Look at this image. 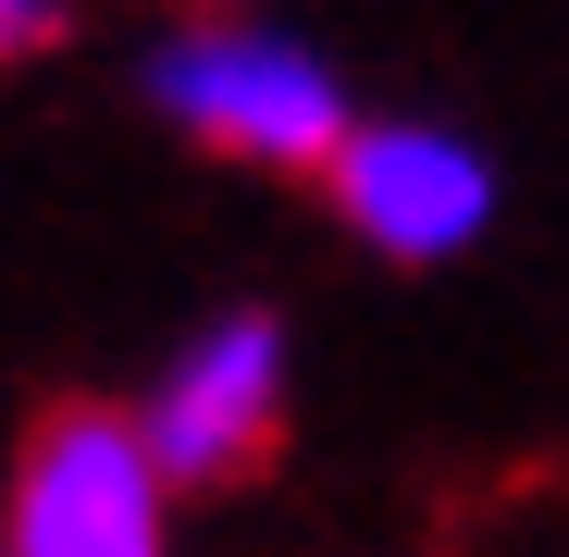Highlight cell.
<instances>
[{
  "mask_svg": "<svg viewBox=\"0 0 569 557\" xmlns=\"http://www.w3.org/2000/svg\"><path fill=\"white\" fill-rule=\"evenodd\" d=\"M13 557H161V458L112 409H50L13 484Z\"/></svg>",
  "mask_w": 569,
  "mask_h": 557,
  "instance_id": "cell-1",
  "label": "cell"
},
{
  "mask_svg": "<svg viewBox=\"0 0 569 557\" xmlns=\"http://www.w3.org/2000/svg\"><path fill=\"white\" fill-rule=\"evenodd\" d=\"M62 13H50V0H0V50H26V38H50Z\"/></svg>",
  "mask_w": 569,
  "mask_h": 557,
  "instance_id": "cell-5",
  "label": "cell"
},
{
  "mask_svg": "<svg viewBox=\"0 0 569 557\" xmlns=\"http://www.w3.org/2000/svg\"><path fill=\"white\" fill-rule=\"evenodd\" d=\"M272 421H284V335L260 310H236L173 359V385L149 397L137 434L161 458V484H236L248 458H272Z\"/></svg>",
  "mask_w": 569,
  "mask_h": 557,
  "instance_id": "cell-2",
  "label": "cell"
},
{
  "mask_svg": "<svg viewBox=\"0 0 569 557\" xmlns=\"http://www.w3.org/2000/svg\"><path fill=\"white\" fill-rule=\"evenodd\" d=\"M161 100L199 137L260 149V161H335L347 149V112H335L322 62L284 50V38H186V50H161Z\"/></svg>",
  "mask_w": 569,
  "mask_h": 557,
  "instance_id": "cell-3",
  "label": "cell"
},
{
  "mask_svg": "<svg viewBox=\"0 0 569 557\" xmlns=\"http://www.w3.org/2000/svg\"><path fill=\"white\" fill-rule=\"evenodd\" d=\"M335 199H347V223L371 248L433 260V248H458L483 223V161L446 149V137H347L335 149Z\"/></svg>",
  "mask_w": 569,
  "mask_h": 557,
  "instance_id": "cell-4",
  "label": "cell"
}]
</instances>
